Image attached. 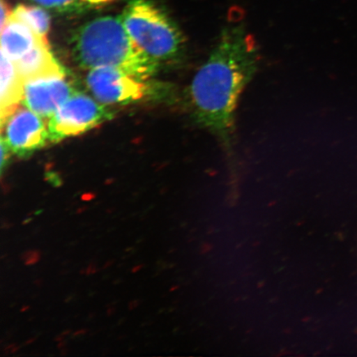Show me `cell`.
<instances>
[{"instance_id": "cell-13", "label": "cell", "mask_w": 357, "mask_h": 357, "mask_svg": "<svg viewBox=\"0 0 357 357\" xmlns=\"http://www.w3.org/2000/svg\"><path fill=\"white\" fill-rule=\"evenodd\" d=\"M41 258V254L38 251H29L24 253L22 256V260L24 261L26 266L35 265Z\"/></svg>"}, {"instance_id": "cell-1", "label": "cell", "mask_w": 357, "mask_h": 357, "mask_svg": "<svg viewBox=\"0 0 357 357\" xmlns=\"http://www.w3.org/2000/svg\"><path fill=\"white\" fill-rule=\"evenodd\" d=\"M260 53L243 26H227L195 74L187 101L194 121L231 147L240 96L255 75Z\"/></svg>"}, {"instance_id": "cell-10", "label": "cell", "mask_w": 357, "mask_h": 357, "mask_svg": "<svg viewBox=\"0 0 357 357\" xmlns=\"http://www.w3.org/2000/svg\"><path fill=\"white\" fill-rule=\"evenodd\" d=\"M1 84H0V107L1 124L20 108L24 99V79L17 70L15 62L1 52Z\"/></svg>"}, {"instance_id": "cell-9", "label": "cell", "mask_w": 357, "mask_h": 357, "mask_svg": "<svg viewBox=\"0 0 357 357\" xmlns=\"http://www.w3.org/2000/svg\"><path fill=\"white\" fill-rule=\"evenodd\" d=\"M39 41L43 40L28 25L11 15L1 29V52L13 62L20 61Z\"/></svg>"}, {"instance_id": "cell-8", "label": "cell", "mask_w": 357, "mask_h": 357, "mask_svg": "<svg viewBox=\"0 0 357 357\" xmlns=\"http://www.w3.org/2000/svg\"><path fill=\"white\" fill-rule=\"evenodd\" d=\"M15 63L24 82L51 75H66L64 69L51 52L49 44L43 41H39L32 50Z\"/></svg>"}, {"instance_id": "cell-5", "label": "cell", "mask_w": 357, "mask_h": 357, "mask_svg": "<svg viewBox=\"0 0 357 357\" xmlns=\"http://www.w3.org/2000/svg\"><path fill=\"white\" fill-rule=\"evenodd\" d=\"M86 84L96 100L105 105L128 104L142 99L149 92L144 80L109 66L89 70Z\"/></svg>"}, {"instance_id": "cell-18", "label": "cell", "mask_w": 357, "mask_h": 357, "mask_svg": "<svg viewBox=\"0 0 357 357\" xmlns=\"http://www.w3.org/2000/svg\"><path fill=\"white\" fill-rule=\"evenodd\" d=\"M82 199L83 201H91L95 199V195L93 194H84L82 195Z\"/></svg>"}, {"instance_id": "cell-6", "label": "cell", "mask_w": 357, "mask_h": 357, "mask_svg": "<svg viewBox=\"0 0 357 357\" xmlns=\"http://www.w3.org/2000/svg\"><path fill=\"white\" fill-rule=\"evenodd\" d=\"M28 108L17 109L2 124V135L12 153L26 156L42 149L49 140L48 123Z\"/></svg>"}, {"instance_id": "cell-7", "label": "cell", "mask_w": 357, "mask_h": 357, "mask_svg": "<svg viewBox=\"0 0 357 357\" xmlns=\"http://www.w3.org/2000/svg\"><path fill=\"white\" fill-rule=\"evenodd\" d=\"M77 91L66 75H51L26 80L22 104L50 119Z\"/></svg>"}, {"instance_id": "cell-12", "label": "cell", "mask_w": 357, "mask_h": 357, "mask_svg": "<svg viewBox=\"0 0 357 357\" xmlns=\"http://www.w3.org/2000/svg\"><path fill=\"white\" fill-rule=\"evenodd\" d=\"M32 1L44 8L63 12L74 10L80 0H32Z\"/></svg>"}, {"instance_id": "cell-3", "label": "cell", "mask_w": 357, "mask_h": 357, "mask_svg": "<svg viewBox=\"0 0 357 357\" xmlns=\"http://www.w3.org/2000/svg\"><path fill=\"white\" fill-rule=\"evenodd\" d=\"M132 41L160 66L177 61L185 39L166 13L149 0H130L121 17Z\"/></svg>"}, {"instance_id": "cell-11", "label": "cell", "mask_w": 357, "mask_h": 357, "mask_svg": "<svg viewBox=\"0 0 357 357\" xmlns=\"http://www.w3.org/2000/svg\"><path fill=\"white\" fill-rule=\"evenodd\" d=\"M11 16L28 25L38 37L48 43L50 17L42 8L20 4L12 10Z\"/></svg>"}, {"instance_id": "cell-14", "label": "cell", "mask_w": 357, "mask_h": 357, "mask_svg": "<svg viewBox=\"0 0 357 357\" xmlns=\"http://www.w3.org/2000/svg\"><path fill=\"white\" fill-rule=\"evenodd\" d=\"M10 147L7 145L6 141L3 140V138L1 137V168L3 169L4 166H6V162L8 158H10Z\"/></svg>"}, {"instance_id": "cell-2", "label": "cell", "mask_w": 357, "mask_h": 357, "mask_svg": "<svg viewBox=\"0 0 357 357\" xmlns=\"http://www.w3.org/2000/svg\"><path fill=\"white\" fill-rule=\"evenodd\" d=\"M71 52L83 68L114 67L144 82L153 77L160 66L132 41L121 19L111 16L82 26L71 40Z\"/></svg>"}, {"instance_id": "cell-4", "label": "cell", "mask_w": 357, "mask_h": 357, "mask_svg": "<svg viewBox=\"0 0 357 357\" xmlns=\"http://www.w3.org/2000/svg\"><path fill=\"white\" fill-rule=\"evenodd\" d=\"M113 118L105 105L77 92L48 120L49 141L60 142L79 135Z\"/></svg>"}, {"instance_id": "cell-21", "label": "cell", "mask_w": 357, "mask_h": 357, "mask_svg": "<svg viewBox=\"0 0 357 357\" xmlns=\"http://www.w3.org/2000/svg\"><path fill=\"white\" fill-rule=\"evenodd\" d=\"M29 307H26V306H25V307H22V309L21 310V311H22V312H25V310H29Z\"/></svg>"}, {"instance_id": "cell-19", "label": "cell", "mask_w": 357, "mask_h": 357, "mask_svg": "<svg viewBox=\"0 0 357 357\" xmlns=\"http://www.w3.org/2000/svg\"><path fill=\"white\" fill-rule=\"evenodd\" d=\"M142 267H144V265H138L136 266L135 267H133L132 270V273H137V272L142 269Z\"/></svg>"}, {"instance_id": "cell-15", "label": "cell", "mask_w": 357, "mask_h": 357, "mask_svg": "<svg viewBox=\"0 0 357 357\" xmlns=\"http://www.w3.org/2000/svg\"><path fill=\"white\" fill-rule=\"evenodd\" d=\"M12 10L10 7L8 6L6 3H4L3 0L1 1V29L6 25L8 19L11 15Z\"/></svg>"}, {"instance_id": "cell-17", "label": "cell", "mask_w": 357, "mask_h": 357, "mask_svg": "<svg viewBox=\"0 0 357 357\" xmlns=\"http://www.w3.org/2000/svg\"><path fill=\"white\" fill-rule=\"evenodd\" d=\"M97 271L98 270H97L96 265L91 264V265H89V267L87 268L86 274L88 275L96 274Z\"/></svg>"}, {"instance_id": "cell-20", "label": "cell", "mask_w": 357, "mask_h": 357, "mask_svg": "<svg viewBox=\"0 0 357 357\" xmlns=\"http://www.w3.org/2000/svg\"><path fill=\"white\" fill-rule=\"evenodd\" d=\"M86 211V207L80 208L78 209L77 213H83L84 211Z\"/></svg>"}, {"instance_id": "cell-16", "label": "cell", "mask_w": 357, "mask_h": 357, "mask_svg": "<svg viewBox=\"0 0 357 357\" xmlns=\"http://www.w3.org/2000/svg\"><path fill=\"white\" fill-rule=\"evenodd\" d=\"M80 1L89 4H101L113 1V0H80Z\"/></svg>"}]
</instances>
